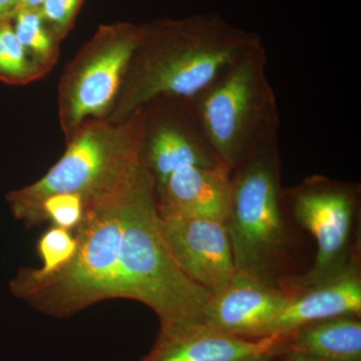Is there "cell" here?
Segmentation results:
<instances>
[{"label":"cell","mask_w":361,"mask_h":361,"mask_svg":"<svg viewBox=\"0 0 361 361\" xmlns=\"http://www.w3.org/2000/svg\"><path fill=\"white\" fill-rule=\"evenodd\" d=\"M266 65L267 56L261 47L186 101L213 153L231 172L271 123L279 121Z\"/></svg>","instance_id":"obj_5"},{"label":"cell","mask_w":361,"mask_h":361,"mask_svg":"<svg viewBox=\"0 0 361 361\" xmlns=\"http://www.w3.org/2000/svg\"><path fill=\"white\" fill-rule=\"evenodd\" d=\"M145 109L142 159L155 180L156 191L180 169L212 167L221 164L186 101L158 99Z\"/></svg>","instance_id":"obj_8"},{"label":"cell","mask_w":361,"mask_h":361,"mask_svg":"<svg viewBox=\"0 0 361 361\" xmlns=\"http://www.w3.org/2000/svg\"><path fill=\"white\" fill-rule=\"evenodd\" d=\"M361 315L327 318L285 337V351L323 361H361Z\"/></svg>","instance_id":"obj_14"},{"label":"cell","mask_w":361,"mask_h":361,"mask_svg":"<svg viewBox=\"0 0 361 361\" xmlns=\"http://www.w3.org/2000/svg\"><path fill=\"white\" fill-rule=\"evenodd\" d=\"M40 215L42 223L51 221L54 226L75 231L84 218V200L75 193L51 195L42 204Z\"/></svg>","instance_id":"obj_18"},{"label":"cell","mask_w":361,"mask_h":361,"mask_svg":"<svg viewBox=\"0 0 361 361\" xmlns=\"http://www.w3.org/2000/svg\"><path fill=\"white\" fill-rule=\"evenodd\" d=\"M342 315H361L360 258L327 281L291 289L288 302L271 325L268 336H286L310 323Z\"/></svg>","instance_id":"obj_13"},{"label":"cell","mask_w":361,"mask_h":361,"mask_svg":"<svg viewBox=\"0 0 361 361\" xmlns=\"http://www.w3.org/2000/svg\"><path fill=\"white\" fill-rule=\"evenodd\" d=\"M290 294L287 287L269 286L237 273L229 283L209 297L203 323L232 336L262 338L268 336Z\"/></svg>","instance_id":"obj_10"},{"label":"cell","mask_w":361,"mask_h":361,"mask_svg":"<svg viewBox=\"0 0 361 361\" xmlns=\"http://www.w3.org/2000/svg\"><path fill=\"white\" fill-rule=\"evenodd\" d=\"M281 355H282V353H281ZM281 355L272 356V357L265 358V360H259V361H283V360H282Z\"/></svg>","instance_id":"obj_23"},{"label":"cell","mask_w":361,"mask_h":361,"mask_svg":"<svg viewBox=\"0 0 361 361\" xmlns=\"http://www.w3.org/2000/svg\"><path fill=\"white\" fill-rule=\"evenodd\" d=\"M11 23L21 44L49 75L58 63L63 39L45 20L40 8L18 9Z\"/></svg>","instance_id":"obj_15"},{"label":"cell","mask_w":361,"mask_h":361,"mask_svg":"<svg viewBox=\"0 0 361 361\" xmlns=\"http://www.w3.org/2000/svg\"><path fill=\"white\" fill-rule=\"evenodd\" d=\"M44 0H20V8H40Z\"/></svg>","instance_id":"obj_22"},{"label":"cell","mask_w":361,"mask_h":361,"mask_svg":"<svg viewBox=\"0 0 361 361\" xmlns=\"http://www.w3.org/2000/svg\"><path fill=\"white\" fill-rule=\"evenodd\" d=\"M145 25H103L63 71L59 120L66 141L85 122L110 116Z\"/></svg>","instance_id":"obj_7"},{"label":"cell","mask_w":361,"mask_h":361,"mask_svg":"<svg viewBox=\"0 0 361 361\" xmlns=\"http://www.w3.org/2000/svg\"><path fill=\"white\" fill-rule=\"evenodd\" d=\"M262 47L253 33L213 16L145 25L108 120H125L158 99L189 101L242 56Z\"/></svg>","instance_id":"obj_2"},{"label":"cell","mask_w":361,"mask_h":361,"mask_svg":"<svg viewBox=\"0 0 361 361\" xmlns=\"http://www.w3.org/2000/svg\"><path fill=\"white\" fill-rule=\"evenodd\" d=\"M279 121L231 172L227 226L237 273L273 287L290 279L293 236L280 173Z\"/></svg>","instance_id":"obj_4"},{"label":"cell","mask_w":361,"mask_h":361,"mask_svg":"<svg viewBox=\"0 0 361 361\" xmlns=\"http://www.w3.org/2000/svg\"><path fill=\"white\" fill-rule=\"evenodd\" d=\"M47 75L21 44L11 21L0 25V82L26 85Z\"/></svg>","instance_id":"obj_16"},{"label":"cell","mask_w":361,"mask_h":361,"mask_svg":"<svg viewBox=\"0 0 361 361\" xmlns=\"http://www.w3.org/2000/svg\"><path fill=\"white\" fill-rule=\"evenodd\" d=\"M284 351V336L243 338L196 323L161 329L153 348L140 361H259Z\"/></svg>","instance_id":"obj_11"},{"label":"cell","mask_w":361,"mask_h":361,"mask_svg":"<svg viewBox=\"0 0 361 361\" xmlns=\"http://www.w3.org/2000/svg\"><path fill=\"white\" fill-rule=\"evenodd\" d=\"M281 357L283 361H323L310 357V356L301 355V353H293V351H284Z\"/></svg>","instance_id":"obj_21"},{"label":"cell","mask_w":361,"mask_h":361,"mask_svg":"<svg viewBox=\"0 0 361 361\" xmlns=\"http://www.w3.org/2000/svg\"><path fill=\"white\" fill-rule=\"evenodd\" d=\"M77 250V241L73 232L52 226L40 236L37 252L42 259L40 268H32L40 276L51 275L70 263Z\"/></svg>","instance_id":"obj_17"},{"label":"cell","mask_w":361,"mask_h":361,"mask_svg":"<svg viewBox=\"0 0 361 361\" xmlns=\"http://www.w3.org/2000/svg\"><path fill=\"white\" fill-rule=\"evenodd\" d=\"M20 8V0H0V25L13 21Z\"/></svg>","instance_id":"obj_20"},{"label":"cell","mask_w":361,"mask_h":361,"mask_svg":"<svg viewBox=\"0 0 361 361\" xmlns=\"http://www.w3.org/2000/svg\"><path fill=\"white\" fill-rule=\"evenodd\" d=\"M360 185L311 175L284 190L287 209L317 246L312 266L285 284L300 289L327 281L360 258Z\"/></svg>","instance_id":"obj_6"},{"label":"cell","mask_w":361,"mask_h":361,"mask_svg":"<svg viewBox=\"0 0 361 361\" xmlns=\"http://www.w3.org/2000/svg\"><path fill=\"white\" fill-rule=\"evenodd\" d=\"M146 109L123 121L89 120L66 140L63 155L32 184L6 195L14 219L26 227L42 224L47 197L75 193L85 210L127 189L146 168L142 159Z\"/></svg>","instance_id":"obj_3"},{"label":"cell","mask_w":361,"mask_h":361,"mask_svg":"<svg viewBox=\"0 0 361 361\" xmlns=\"http://www.w3.org/2000/svg\"><path fill=\"white\" fill-rule=\"evenodd\" d=\"M73 234L77 250L70 263L47 276L21 268L9 282L13 296L54 317L125 298L151 308L161 329L203 322L211 294L183 272L169 250L147 167L120 194L85 209Z\"/></svg>","instance_id":"obj_1"},{"label":"cell","mask_w":361,"mask_h":361,"mask_svg":"<svg viewBox=\"0 0 361 361\" xmlns=\"http://www.w3.org/2000/svg\"><path fill=\"white\" fill-rule=\"evenodd\" d=\"M164 239L183 272L210 294L237 274L231 240L223 221L161 218Z\"/></svg>","instance_id":"obj_9"},{"label":"cell","mask_w":361,"mask_h":361,"mask_svg":"<svg viewBox=\"0 0 361 361\" xmlns=\"http://www.w3.org/2000/svg\"><path fill=\"white\" fill-rule=\"evenodd\" d=\"M85 0H44L40 11L54 32L65 39L75 26Z\"/></svg>","instance_id":"obj_19"},{"label":"cell","mask_w":361,"mask_h":361,"mask_svg":"<svg viewBox=\"0 0 361 361\" xmlns=\"http://www.w3.org/2000/svg\"><path fill=\"white\" fill-rule=\"evenodd\" d=\"M231 171L223 164L180 169L157 190L161 218H205L226 223Z\"/></svg>","instance_id":"obj_12"}]
</instances>
